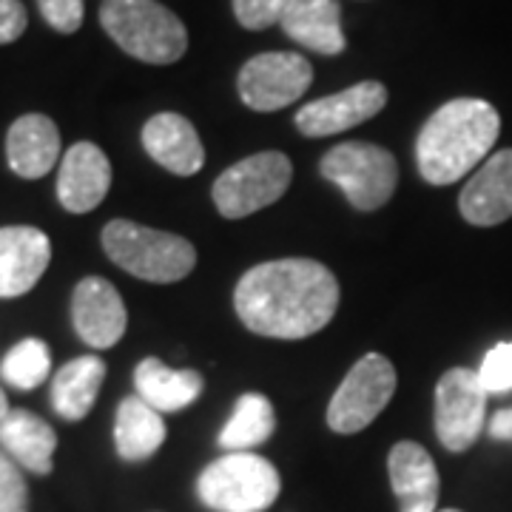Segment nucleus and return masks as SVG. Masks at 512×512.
Instances as JSON below:
<instances>
[{"mask_svg":"<svg viewBox=\"0 0 512 512\" xmlns=\"http://www.w3.org/2000/svg\"><path fill=\"white\" fill-rule=\"evenodd\" d=\"M487 390L478 370L453 367L436 387V436L450 453L470 450L487 421Z\"/></svg>","mask_w":512,"mask_h":512,"instance_id":"obj_9","label":"nucleus"},{"mask_svg":"<svg viewBox=\"0 0 512 512\" xmlns=\"http://www.w3.org/2000/svg\"><path fill=\"white\" fill-rule=\"evenodd\" d=\"M43 20L60 32V35H74L83 26L86 3L83 0H37Z\"/></svg>","mask_w":512,"mask_h":512,"instance_id":"obj_29","label":"nucleus"},{"mask_svg":"<svg viewBox=\"0 0 512 512\" xmlns=\"http://www.w3.org/2000/svg\"><path fill=\"white\" fill-rule=\"evenodd\" d=\"M111 185V163L103 148L94 143H74L57 177V197L60 205L72 214H89L106 200Z\"/></svg>","mask_w":512,"mask_h":512,"instance_id":"obj_15","label":"nucleus"},{"mask_svg":"<svg viewBox=\"0 0 512 512\" xmlns=\"http://www.w3.org/2000/svg\"><path fill=\"white\" fill-rule=\"evenodd\" d=\"M322 177L342 188L353 208L376 211L393 197L399 183L396 157L373 143H342L333 146L319 163Z\"/></svg>","mask_w":512,"mask_h":512,"instance_id":"obj_6","label":"nucleus"},{"mask_svg":"<svg viewBox=\"0 0 512 512\" xmlns=\"http://www.w3.org/2000/svg\"><path fill=\"white\" fill-rule=\"evenodd\" d=\"M242 325L271 339H305L339 308V282L322 262L274 259L251 268L234 293Z\"/></svg>","mask_w":512,"mask_h":512,"instance_id":"obj_1","label":"nucleus"},{"mask_svg":"<svg viewBox=\"0 0 512 512\" xmlns=\"http://www.w3.org/2000/svg\"><path fill=\"white\" fill-rule=\"evenodd\" d=\"M165 421L160 410L143 402L140 396H128L117 407L114 421V447L123 461H146L165 441Z\"/></svg>","mask_w":512,"mask_h":512,"instance_id":"obj_23","label":"nucleus"},{"mask_svg":"<svg viewBox=\"0 0 512 512\" xmlns=\"http://www.w3.org/2000/svg\"><path fill=\"white\" fill-rule=\"evenodd\" d=\"M52 262V242L32 225L0 228V299H15L35 288Z\"/></svg>","mask_w":512,"mask_h":512,"instance_id":"obj_13","label":"nucleus"},{"mask_svg":"<svg viewBox=\"0 0 512 512\" xmlns=\"http://www.w3.org/2000/svg\"><path fill=\"white\" fill-rule=\"evenodd\" d=\"M313 66L296 52L251 57L237 77L242 103L254 111H279L311 89Z\"/></svg>","mask_w":512,"mask_h":512,"instance_id":"obj_10","label":"nucleus"},{"mask_svg":"<svg viewBox=\"0 0 512 512\" xmlns=\"http://www.w3.org/2000/svg\"><path fill=\"white\" fill-rule=\"evenodd\" d=\"M478 379L487 393H510L512 390V342L495 345L478 367Z\"/></svg>","mask_w":512,"mask_h":512,"instance_id":"obj_27","label":"nucleus"},{"mask_svg":"<svg viewBox=\"0 0 512 512\" xmlns=\"http://www.w3.org/2000/svg\"><path fill=\"white\" fill-rule=\"evenodd\" d=\"M279 26L293 43L319 55H339L348 46L342 32V9L336 0H293Z\"/></svg>","mask_w":512,"mask_h":512,"instance_id":"obj_20","label":"nucleus"},{"mask_svg":"<svg viewBox=\"0 0 512 512\" xmlns=\"http://www.w3.org/2000/svg\"><path fill=\"white\" fill-rule=\"evenodd\" d=\"M461 217L478 225V228H490L501 225L512 217V148H504L493 157H487V163L478 168L470 177V183L464 185L461 197H458Z\"/></svg>","mask_w":512,"mask_h":512,"instance_id":"obj_14","label":"nucleus"},{"mask_svg":"<svg viewBox=\"0 0 512 512\" xmlns=\"http://www.w3.org/2000/svg\"><path fill=\"white\" fill-rule=\"evenodd\" d=\"M439 512H461V510H439Z\"/></svg>","mask_w":512,"mask_h":512,"instance_id":"obj_33","label":"nucleus"},{"mask_svg":"<svg viewBox=\"0 0 512 512\" xmlns=\"http://www.w3.org/2000/svg\"><path fill=\"white\" fill-rule=\"evenodd\" d=\"M396 393V367L379 353H367L350 367L328 404V424L339 436H353L379 419Z\"/></svg>","mask_w":512,"mask_h":512,"instance_id":"obj_8","label":"nucleus"},{"mask_svg":"<svg viewBox=\"0 0 512 512\" xmlns=\"http://www.w3.org/2000/svg\"><path fill=\"white\" fill-rule=\"evenodd\" d=\"M143 148L154 163H160L165 171L191 177L205 163V148L200 143L197 128L183 114L163 111L154 114L143 126Z\"/></svg>","mask_w":512,"mask_h":512,"instance_id":"obj_17","label":"nucleus"},{"mask_svg":"<svg viewBox=\"0 0 512 512\" xmlns=\"http://www.w3.org/2000/svg\"><path fill=\"white\" fill-rule=\"evenodd\" d=\"M490 436L495 441H512V407L498 410L490 419Z\"/></svg>","mask_w":512,"mask_h":512,"instance_id":"obj_31","label":"nucleus"},{"mask_svg":"<svg viewBox=\"0 0 512 512\" xmlns=\"http://www.w3.org/2000/svg\"><path fill=\"white\" fill-rule=\"evenodd\" d=\"M0 447L18 467L49 476L52 473V456L57 450V436L52 424L29 413V410H9L0 419Z\"/></svg>","mask_w":512,"mask_h":512,"instance_id":"obj_19","label":"nucleus"},{"mask_svg":"<svg viewBox=\"0 0 512 512\" xmlns=\"http://www.w3.org/2000/svg\"><path fill=\"white\" fill-rule=\"evenodd\" d=\"M29 26L26 6L20 0H0V46L15 43Z\"/></svg>","mask_w":512,"mask_h":512,"instance_id":"obj_30","label":"nucleus"},{"mask_svg":"<svg viewBox=\"0 0 512 512\" xmlns=\"http://www.w3.org/2000/svg\"><path fill=\"white\" fill-rule=\"evenodd\" d=\"M501 117L481 97H458L444 103L419 131L416 160L430 185H453L470 174L493 151Z\"/></svg>","mask_w":512,"mask_h":512,"instance_id":"obj_2","label":"nucleus"},{"mask_svg":"<svg viewBox=\"0 0 512 512\" xmlns=\"http://www.w3.org/2000/svg\"><path fill=\"white\" fill-rule=\"evenodd\" d=\"M197 493L214 512H265L282 493V481L268 458L225 453L202 470Z\"/></svg>","mask_w":512,"mask_h":512,"instance_id":"obj_5","label":"nucleus"},{"mask_svg":"<svg viewBox=\"0 0 512 512\" xmlns=\"http://www.w3.org/2000/svg\"><path fill=\"white\" fill-rule=\"evenodd\" d=\"M6 413H9V402H6V393L0 390V419H3Z\"/></svg>","mask_w":512,"mask_h":512,"instance_id":"obj_32","label":"nucleus"},{"mask_svg":"<svg viewBox=\"0 0 512 512\" xmlns=\"http://www.w3.org/2000/svg\"><path fill=\"white\" fill-rule=\"evenodd\" d=\"M49 370H52V353L46 348V342L23 339L6 353L0 365V376L15 390H35L49 379Z\"/></svg>","mask_w":512,"mask_h":512,"instance_id":"obj_25","label":"nucleus"},{"mask_svg":"<svg viewBox=\"0 0 512 512\" xmlns=\"http://www.w3.org/2000/svg\"><path fill=\"white\" fill-rule=\"evenodd\" d=\"M103 248L123 271L160 285L180 282L197 265V251L185 237L128 220H114L103 228Z\"/></svg>","mask_w":512,"mask_h":512,"instance_id":"obj_4","label":"nucleus"},{"mask_svg":"<svg viewBox=\"0 0 512 512\" xmlns=\"http://www.w3.org/2000/svg\"><path fill=\"white\" fill-rule=\"evenodd\" d=\"M100 23L126 55L143 63L168 66L188 49L185 23L157 0H103Z\"/></svg>","mask_w":512,"mask_h":512,"instance_id":"obj_3","label":"nucleus"},{"mask_svg":"<svg viewBox=\"0 0 512 512\" xmlns=\"http://www.w3.org/2000/svg\"><path fill=\"white\" fill-rule=\"evenodd\" d=\"M106 382V362L97 356H80L57 370L52 382V407L60 419L80 421L92 413Z\"/></svg>","mask_w":512,"mask_h":512,"instance_id":"obj_21","label":"nucleus"},{"mask_svg":"<svg viewBox=\"0 0 512 512\" xmlns=\"http://www.w3.org/2000/svg\"><path fill=\"white\" fill-rule=\"evenodd\" d=\"M276 430L274 404L262 393H245L234 404V413L222 427L220 447L228 453H251L254 447L265 444Z\"/></svg>","mask_w":512,"mask_h":512,"instance_id":"obj_24","label":"nucleus"},{"mask_svg":"<svg viewBox=\"0 0 512 512\" xmlns=\"http://www.w3.org/2000/svg\"><path fill=\"white\" fill-rule=\"evenodd\" d=\"M137 396L160 413L185 410L202 393V376L197 370H174L160 359H143L134 370Z\"/></svg>","mask_w":512,"mask_h":512,"instance_id":"obj_22","label":"nucleus"},{"mask_svg":"<svg viewBox=\"0 0 512 512\" xmlns=\"http://www.w3.org/2000/svg\"><path fill=\"white\" fill-rule=\"evenodd\" d=\"M293 165L279 151H262L254 157H245L228 171H222L217 183L211 188L214 205L220 208L222 217L242 220L256 211L268 208L291 185Z\"/></svg>","mask_w":512,"mask_h":512,"instance_id":"obj_7","label":"nucleus"},{"mask_svg":"<svg viewBox=\"0 0 512 512\" xmlns=\"http://www.w3.org/2000/svg\"><path fill=\"white\" fill-rule=\"evenodd\" d=\"M0 512H29V490L20 467L0 453Z\"/></svg>","mask_w":512,"mask_h":512,"instance_id":"obj_28","label":"nucleus"},{"mask_svg":"<svg viewBox=\"0 0 512 512\" xmlns=\"http://www.w3.org/2000/svg\"><path fill=\"white\" fill-rule=\"evenodd\" d=\"M9 168L23 180H40L60 157V131L46 114H23L6 134Z\"/></svg>","mask_w":512,"mask_h":512,"instance_id":"obj_18","label":"nucleus"},{"mask_svg":"<svg viewBox=\"0 0 512 512\" xmlns=\"http://www.w3.org/2000/svg\"><path fill=\"white\" fill-rule=\"evenodd\" d=\"M291 3L293 0H234V15H237L239 26L259 32L274 23H282Z\"/></svg>","mask_w":512,"mask_h":512,"instance_id":"obj_26","label":"nucleus"},{"mask_svg":"<svg viewBox=\"0 0 512 512\" xmlns=\"http://www.w3.org/2000/svg\"><path fill=\"white\" fill-rule=\"evenodd\" d=\"M387 106V89L376 80L356 83L345 92L313 100L296 114V128L305 137H330L353 126H362Z\"/></svg>","mask_w":512,"mask_h":512,"instance_id":"obj_11","label":"nucleus"},{"mask_svg":"<svg viewBox=\"0 0 512 512\" xmlns=\"http://www.w3.org/2000/svg\"><path fill=\"white\" fill-rule=\"evenodd\" d=\"M72 322L77 336L86 345L106 350L114 348L123 339L128 313L111 282L100 279V276H86L74 288Z\"/></svg>","mask_w":512,"mask_h":512,"instance_id":"obj_12","label":"nucleus"},{"mask_svg":"<svg viewBox=\"0 0 512 512\" xmlns=\"http://www.w3.org/2000/svg\"><path fill=\"white\" fill-rule=\"evenodd\" d=\"M387 473L399 512H439V470L421 444L399 441L387 456Z\"/></svg>","mask_w":512,"mask_h":512,"instance_id":"obj_16","label":"nucleus"}]
</instances>
